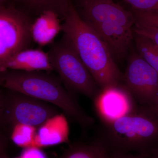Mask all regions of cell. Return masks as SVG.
I'll use <instances>...</instances> for the list:
<instances>
[{
  "label": "cell",
  "mask_w": 158,
  "mask_h": 158,
  "mask_svg": "<svg viewBox=\"0 0 158 158\" xmlns=\"http://www.w3.org/2000/svg\"><path fill=\"white\" fill-rule=\"evenodd\" d=\"M102 123L94 140L109 155L135 152L150 158L158 150V118L147 106Z\"/></svg>",
  "instance_id": "1"
},
{
  "label": "cell",
  "mask_w": 158,
  "mask_h": 158,
  "mask_svg": "<svg viewBox=\"0 0 158 158\" xmlns=\"http://www.w3.org/2000/svg\"><path fill=\"white\" fill-rule=\"evenodd\" d=\"M64 19V36L72 43L100 90L120 85L123 74L107 46L82 19L70 1Z\"/></svg>",
  "instance_id": "2"
},
{
  "label": "cell",
  "mask_w": 158,
  "mask_h": 158,
  "mask_svg": "<svg viewBox=\"0 0 158 158\" xmlns=\"http://www.w3.org/2000/svg\"><path fill=\"white\" fill-rule=\"evenodd\" d=\"M43 71L6 70L0 72V87L56 106L84 129L91 127L94 118L79 105L59 77Z\"/></svg>",
  "instance_id": "3"
},
{
  "label": "cell",
  "mask_w": 158,
  "mask_h": 158,
  "mask_svg": "<svg viewBox=\"0 0 158 158\" xmlns=\"http://www.w3.org/2000/svg\"><path fill=\"white\" fill-rule=\"evenodd\" d=\"M48 53L53 71L67 90L92 100L95 98L100 89L67 37L64 35Z\"/></svg>",
  "instance_id": "4"
},
{
  "label": "cell",
  "mask_w": 158,
  "mask_h": 158,
  "mask_svg": "<svg viewBox=\"0 0 158 158\" xmlns=\"http://www.w3.org/2000/svg\"><path fill=\"white\" fill-rule=\"evenodd\" d=\"M60 113L56 106L18 92L6 93L4 126L11 128L19 124L38 129L48 119Z\"/></svg>",
  "instance_id": "5"
},
{
  "label": "cell",
  "mask_w": 158,
  "mask_h": 158,
  "mask_svg": "<svg viewBox=\"0 0 158 158\" xmlns=\"http://www.w3.org/2000/svg\"><path fill=\"white\" fill-rule=\"evenodd\" d=\"M122 85L140 106H151L158 100V74L138 54L130 56Z\"/></svg>",
  "instance_id": "6"
},
{
  "label": "cell",
  "mask_w": 158,
  "mask_h": 158,
  "mask_svg": "<svg viewBox=\"0 0 158 158\" xmlns=\"http://www.w3.org/2000/svg\"><path fill=\"white\" fill-rule=\"evenodd\" d=\"M32 23L20 11L0 6V62L28 48Z\"/></svg>",
  "instance_id": "7"
},
{
  "label": "cell",
  "mask_w": 158,
  "mask_h": 158,
  "mask_svg": "<svg viewBox=\"0 0 158 158\" xmlns=\"http://www.w3.org/2000/svg\"><path fill=\"white\" fill-rule=\"evenodd\" d=\"M81 18L88 24L112 23L132 27L135 19L131 10H126L113 0H76Z\"/></svg>",
  "instance_id": "8"
},
{
  "label": "cell",
  "mask_w": 158,
  "mask_h": 158,
  "mask_svg": "<svg viewBox=\"0 0 158 158\" xmlns=\"http://www.w3.org/2000/svg\"><path fill=\"white\" fill-rule=\"evenodd\" d=\"M93 101L102 123L113 121L131 113L138 106L122 84L101 90Z\"/></svg>",
  "instance_id": "9"
},
{
  "label": "cell",
  "mask_w": 158,
  "mask_h": 158,
  "mask_svg": "<svg viewBox=\"0 0 158 158\" xmlns=\"http://www.w3.org/2000/svg\"><path fill=\"white\" fill-rule=\"evenodd\" d=\"M88 24L106 44L115 60L124 59L134 38L132 28L112 23Z\"/></svg>",
  "instance_id": "10"
},
{
  "label": "cell",
  "mask_w": 158,
  "mask_h": 158,
  "mask_svg": "<svg viewBox=\"0 0 158 158\" xmlns=\"http://www.w3.org/2000/svg\"><path fill=\"white\" fill-rule=\"evenodd\" d=\"M6 70L53 71L48 53L40 49H26L0 62V72Z\"/></svg>",
  "instance_id": "11"
},
{
  "label": "cell",
  "mask_w": 158,
  "mask_h": 158,
  "mask_svg": "<svg viewBox=\"0 0 158 158\" xmlns=\"http://www.w3.org/2000/svg\"><path fill=\"white\" fill-rule=\"evenodd\" d=\"M64 113L49 118L38 128L34 140V148L54 146L69 142V128Z\"/></svg>",
  "instance_id": "12"
},
{
  "label": "cell",
  "mask_w": 158,
  "mask_h": 158,
  "mask_svg": "<svg viewBox=\"0 0 158 158\" xmlns=\"http://www.w3.org/2000/svg\"><path fill=\"white\" fill-rule=\"evenodd\" d=\"M62 24L56 11L47 10L33 23L31 27L32 39L38 45L49 44L62 31Z\"/></svg>",
  "instance_id": "13"
},
{
  "label": "cell",
  "mask_w": 158,
  "mask_h": 158,
  "mask_svg": "<svg viewBox=\"0 0 158 158\" xmlns=\"http://www.w3.org/2000/svg\"><path fill=\"white\" fill-rule=\"evenodd\" d=\"M57 158H109L104 147L94 139L88 143L71 144Z\"/></svg>",
  "instance_id": "14"
},
{
  "label": "cell",
  "mask_w": 158,
  "mask_h": 158,
  "mask_svg": "<svg viewBox=\"0 0 158 158\" xmlns=\"http://www.w3.org/2000/svg\"><path fill=\"white\" fill-rule=\"evenodd\" d=\"M135 35V43L138 54L158 74V47L148 38Z\"/></svg>",
  "instance_id": "15"
},
{
  "label": "cell",
  "mask_w": 158,
  "mask_h": 158,
  "mask_svg": "<svg viewBox=\"0 0 158 158\" xmlns=\"http://www.w3.org/2000/svg\"><path fill=\"white\" fill-rule=\"evenodd\" d=\"M37 128L27 125L19 124L12 128L11 140L18 147L24 148L34 147Z\"/></svg>",
  "instance_id": "16"
},
{
  "label": "cell",
  "mask_w": 158,
  "mask_h": 158,
  "mask_svg": "<svg viewBox=\"0 0 158 158\" xmlns=\"http://www.w3.org/2000/svg\"><path fill=\"white\" fill-rule=\"evenodd\" d=\"M135 24L158 29V10L142 11L131 9Z\"/></svg>",
  "instance_id": "17"
},
{
  "label": "cell",
  "mask_w": 158,
  "mask_h": 158,
  "mask_svg": "<svg viewBox=\"0 0 158 158\" xmlns=\"http://www.w3.org/2000/svg\"><path fill=\"white\" fill-rule=\"evenodd\" d=\"M131 9L147 11L158 10V0H122Z\"/></svg>",
  "instance_id": "18"
},
{
  "label": "cell",
  "mask_w": 158,
  "mask_h": 158,
  "mask_svg": "<svg viewBox=\"0 0 158 158\" xmlns=\"http://www.w3.org/2000/svg\"><path fill=\"white\" fill-rule=\"evenodd\" d=\"M132 28L135 34L148 38L158 47V29L136 24Z\"/></svg>",
  "instance_id": "19"
},
{
  "label": "cell",
  "mask_w": 158,
  "mask_h": 158,
  "mask_svg": "<svg viewBox=\"0 0 158 158\" xmlns=\"http://www.w3.org/2000/svg\"><path fill=\"white\" fill-rule=\"evenodd\" d=\"M31 7L36 8H47L57 0H26Z\"/></svg>",
  "instance_id": "20"
},
{
  "label": "cell",
  "mask_w": 158,
  "mask_h": 158,
  "mask_svg": "<svg viewBox=\"0 0 158 158\" xmlns=\"http://www.w3.org/2000/svg\"><path fill=\"white\" fill-rule=\"evenodd\" d=\"M6 100V93L0 90V130L4 126V113Z\"/></svg>",
  "instance_id": "21"
},
{
  "label": "cell",
  "mask_w": 158,
  "mask_h": 158,
  "mask_svg": "<svg viewBox=\"0 0 158 158\" xmlns=\"http://www.w3.org/2000/svg\"><path fill=\"white\" fill-rule=\"evenodd\" d=\"M8 141L6 136L3 135V133L0 130V156L7 155L6 149H7Z\"/></svg>",
  "instance_id": "22"
},
{
  "label": "cell",
  "mask_w": 158,
  "mask_h": 158,
  "mask_svg": "<svg viewBox=\"0 0 158 158\" xmlns=\"http://www.w3.org/2000/svg\"><path fill=\"white\" fill-rule=\"evenodd\" d=\"M109 158H149L137 154L127 153L125 154L109 155Z\"/></svg>",
  "instance_id": "23"
},
{
  "label": "cell",
  "mask_w": 158,
  "mask_h": 158,
  "mask_svg": "<svg viewBox=\"0 0 158 158\" xmlns=\"http://www.w3.org/2000/svg\"><path fill=\"white\" fill-rule=\"evenodd\" d=\"M151 111L158 118V100L155 104L151 106H148Z\"/></svg>",
  "instance_id": "24"
},
{
  "label": "cell",
  "mask_w": 158,
  "mask_h": 158,
  "mask_svg": "<svg viewBox=\"0 0 158 158\" xmlns=\"http://www.w3.org/2000/svg\"><path fill=\"white\" fill-rule=\"evenodd\" d=\"M0 158H23L21 156H18V157H16L10 158V157H9L8 156H7V155H5L1 156H0Z\"/></svg>",
  "instance_id": "25"
},
{
  "label": "cell",
  "mask_w": 158,
  "mask_h": 158,
  "mask_svg": "<svg viewBox=\"0 0 158 158\" xmlns=\"http://www.w3.org/2000/svg\"><path fill=\"white\" fill-rule=\"evenodd\" d=\"M150 158H158V150Z\"/></svg>",
  "instance_id": "26"
},
{
  "label": "cell",
  "mask_w": 158,
  "mask_h": 158,
  "mask_svg": "<svg viewBox=\"0 0 158 158\" xmlns=\"http://www.w3.org/2000/svg\"><path fill=\"white\" fill-rule=\"evenodd\" d=\"M5 0H0V6H2V3Z\"/></svg>",
  "instance_id": "27"
}]
</instances>
